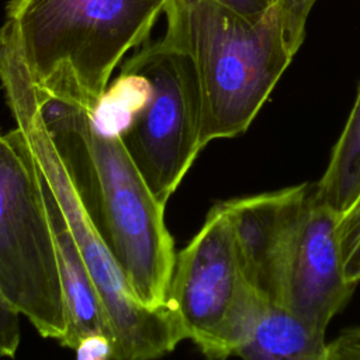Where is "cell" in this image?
<instances>
[{
  "label": "cell",
  "instance_id": "6da1fadb",
  "mask_svg": "<svg viewBox=\"0 0 360 360\" xmlns=\"http://www.w3.org/2000/svg\"><path fill=\"white\" fill-rule=\"evenodd\" d=\"M38 98L77 194L135 295L148 307H167L174 242L165 224V207L152 194L121 132L107 129L97 112L82 104L41 91Z\"/></svg>",
  "mask_w": 360,
  "mask_h": 360
},
{
  "label": "cell",
  "instance_id": "7a4b0ae2",
  "mask_svg": "<svg viewBox=\"0 0 360 360\" xmlns=\"http://www.w3.org/2000/svg\"><path fill=\"white\" fill-rule=\"evenodd\" d=\"M166 30L190 56L200 93V146L248 131L297 51L284 0L249 17L217 0H167Z\"/></svg>",
  "mask_w": 360,
  "mask_h": 360
},
{
  "label": "cell",
  "instance_id": "3957f363",
  "mask_svg": "<svg viewBox=\"0 0 360 360\" xmlns=\"http://www.w3.org/2000/svg\"><path fill=\"white\" fill-rule=\"evenodd\" d=\"M167 0H10L8 22L38 91L97 111L108 80L148 42Z\"/></svg>",
  "mask_w": 360,
  "mask_h": 360
},
{
  "label": "cell",
  "instance_id": "277c9868",
  "mask_svg": "<svg viewBox=\"0 0 360 360\" xmlns=\"http://www.w3.org/2000/svg\"><path fill=\"white\" fill-rule=\"evenodd\" d=\"M0 84L15 127L49 184L97 288L114 338V359L149 360L173 352L186 339L176 314L169 305L153 308L138 300L90 218L45 127L38 91L7 22L0 25Z\"/></svg>",
  "mask_w": 360,
  "mask_h": 360
},
{
  "label": "cell",
  "instance_id": "5b68a950",
  "mask_svg": "<svg viewBox=\"0 0 360 360\" xmlns=\"http://www.w3.org/2000/svg\"><path fill=\"white\" fill-rule=\"evenodd\" d=\"M0 287L35 330L63 345L68 311L38 170L22 132L0 131Z\"/></svg>",
  "mask_w": 360,
  "mask_h": 360
},
{
  "label": "cell",
  "instance_id": "8992f818",
  "mask_svg": "<svg viewBox=\"0 0 360 360\" xmlns=\"http://www.w3.org/2000/svg\"><path fill=\"white\" fill-rule=\"evenodd\" d=\"M266 302L245 274L222 202L212 205L200 231L176 253L167 288L166 304L184 338L205 357L233 356Z\"/></svg>",
  "mask_w": 360,
  "mask_h": 360
},
{
  "label": "cell",
  "instance_id": "52a82bcc",
  "mask_svg": "<svg viewBox=\"0 0 360 360\" xmlns=\"http://www.w3.org/2000/svg\"><path fill=\"white\" fill-rule=\"evenodd\" d=\"M149 83L121 138L158 202L166 207L200 146V93L188 53L167 34L146 42L121 68Z\"/></svg>",
  "mask_w": 360,
  "mask_h": 360
},
{
  "label": "cell",
  "instance_id": "ba28073f",
  "mask_svg": "<svg viewBox=\"0 0 360 360\" xmlns=\"http://www.w3.org/2000/svg\"><path fill=\"white\" fill-rule=\"evenodd\" d=\"M340 218L342 212L322 200L312 186L285 270L283 305L322 330L347 305L357 287L345 270Z\"/></svg>",
  "mask_w": 360,
  "mask_h": 360
},
{
  "label": "cell",
  "instance_id": "9c48e42d",
  "mask_svg": "<svg viewBox=\"0 0 360 360\" xmlns=\"http://www.w3.org/2000/svg\"><path fill=\"white\" fill-rule=\"evenodd\" d=\"M311 188L304 183L222 201L245 274L270 302L283 305L288 256Z\"/></svg>",
  "mask_w": 360,
  "mask_h": 360
},
{
  "label": "cell",
  "instance_id": "30bf717a",
  "mask_svg": "<svg viewBox=\"0 0 360 360\" xmlns=\"http://www.w3.org/2000/svg\"><path fill=\"white\" fill-rule=\"evenodd\" d=\"M37 170L46 215L55 239L56 262L68 311L69 328L62 346L75 350L82 340L91 336H105L112 342L114 346L108 318L77 243L49 184L38 166Z\"/></svg>",
  "mask_w": 360,
  "mask_h": 360
},
{
  "label": "cell",
  "instance_id": "8fae6325",
  "mask_svg": "<svg viewBox=\"0 0 360 360\" xmlns=\"http://www.w3.org/2000/svg\"><path fill=\"white\" fill-rule=\"evenodd\" d=\"M322 330L285 305L266 302L233 356L248 360H328Z\"/></svg>",
  "mask_w": 360,
  "mask_h": 360
},
{
  "label": "cell",
  "instance_id": "7c38bea8",
  "mask_svg": "<svg viewBox=\"0 0 360 360\" xmlns=\"http://www.w3.org/2000/svg\"><path fill=\"white\" fill-rule=\"evenodd\" d=\"M314 187L322 200L342 214L360 194V86L326 170Z\"/></svg>",
  "mask_w": 360,
  "mask_h": 360
},
{
  "label": "cell",
  "instance_id": "4fadbf2b",
  "mask_svg": "<svg viewBox=\"0 0 360 360\" xmlns=\"http://www.w3.org/2000/svg\"><path fill=\"white\" fill-rule=\"evenodd\" d=\"M339 235L345 260V270L350 281L360 283V194L342 214Z\"/></svg>",
  "mask_w": 360,
  "mask_h": 360
},
{
  "label": "cell",
  "instance_id": "5bb4252c",
  "mask_svg": "<svg viewBox=\"0 0 360 360\" xmlns=\"http://www.w3.org/2000/svg\"><path fill=\"white\" fill-rule=\"evenodd\" d=\"M20 309L0 287V357H14L20 346Z\"/></svg>",
  "mask_w": 360,
  "mask_h": 360
},
{
  "label": "cell",
  "instance_id": "9a60e30c",
  "mask_svg": "<svg viewBox=\"0 0 360 360\" xmlns=\"http://www.w3.org/2000/svg\"><path fill=\"white\" fill-rule=\"evenodd\" d=\"M316 0H284L285 35L294 51H298L305 38L308 14Z\"/></svg>",
  "mask_w": 360,
  "mask_h": 360
},
{
  "label": "cell",
  "instance_id": "2e32d148",
  "mask_svg": "<svg viewBox=\"0 0 360 360\" xmlns=\"http://www.w3.org/2000/svg\"><path fill=\"white\" fill-rule=\"evenodd\" d=\"M328 360H360V326L343 329L329 342Z\"/></svg>",
  "mask_w": 360,
  "mask_h": 360
},
{
  "label": "cell",
  "instance_id": "e0dca14e",
  "mask_svg": "<svg viewBox=\"0 0 360 360\" xmlns=\"http://www.w3.org/2000/svg\"><path fill=\"white\" fill-rule=\"evenodd\" d=\"M80 360H105L114 359L112 342L105 336H91L82 340L75 349Z\"/></svg>",
  "mask_w": 360,
  "mask_h": 360
},
{
  "label": "cell",
  "instance_id": "ac0fdd59",
  "mask_svg": "<svg viewBox=\"0 0 360 360\" xmlns=\"http://www.w3.org/2000/svg\"><path fill=\"white\" fill-rule=\"evenodd\" d=\"M217 1L231 7L232 10L243 15L255 17L262 14L264 10H267L276 0H217Z\"/></svg>",
  "mask_w": 360,
  "mask_h": 360
}]
</instances>
